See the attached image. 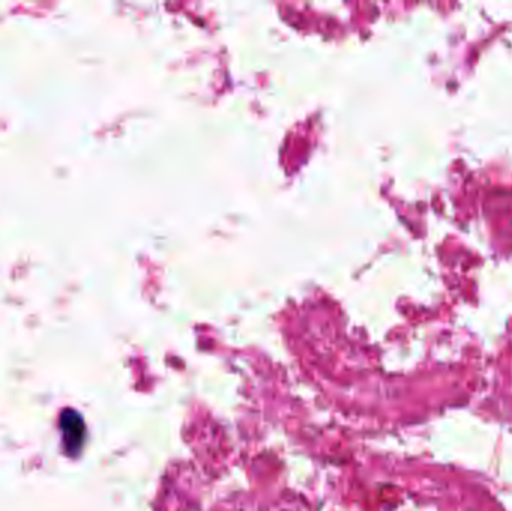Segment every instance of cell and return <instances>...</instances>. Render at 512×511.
<instances>
[{
	"mask_svg": "<svg viewBox=\"0 0 512 511\" xmlns=\"http://www.w3.org/2000/svg\"><path fill=\"white\" fill-rule=\"evenodd\" d=\"M60 422H62L65 449L68 450L71 455H75V453L81 449V446H83L84 434H86L83 419H81L75 411H65Z\"/></svg>",
	"mask_w": 512,
	"mask_h": 511,
	"instance_id": "obj_1",
	"label": "cell"
}]
</instances>
